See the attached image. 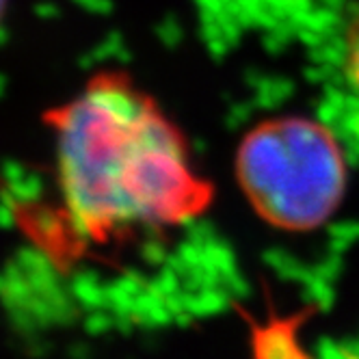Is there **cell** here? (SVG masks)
<instances>
[{"label":"cell","instance_id":"cell-1","mask_svg":"<svg viewBox=\"0 0 359 359\" xmlns=\"http://www.w3.org/2000/svg\"><path fill=\"white\" fill-rule=\"evenodd\" d=\"M69 225L81 241L187 225L217 189L180 123L123 69H102L43 115Z\"/></svg>","mask_w":359,"mask_h":359},{"label":"cell","instance_id":"cell-2","mask_svg":"<svg viewBox=\"0 0 359 359\" xmlns=\"http://www.w3.org/2000/svg\"><path fill=\"white\" fill-rule=\"evenodd\" d=\"M236 184L260 221L305 234L329 223L348 189V156L329 123L303 113L247 128L234 151Z\"/></svg>","mask_w":359,"mask_h":359},{"label":"cell","instance_id":"cell-3","mask_svg":"<svg viewBox=\"0 0 359 359\" xmlns=\"http://www.w3.org/2000/svg\"><path fill=\"white\" fill-rule=\"evenodd\" d=\"M342 67H344V76H346L351 89L359 97V7L355 9V13L351 15V20L346 22V29H344Z\"/></svg>","mask_w":359,"mask_h":359},{"label":"cell","instance_id":"cell-4","mask_svg":"<svg viewBox=\"0 0 359 359\" xmlns=\"http://www.w3.org/2000/svg\"><path fill=\"white\" fill-rule=\"evenodd\" d=\"M9 314V323L18 333H24V336H33L41 327L37 323V318L27 310V307H15V310H7Z\"/></svg>","mask_w":359,"mask_h":359},{"label":"cell","instance_id":"cell-5","mask_svg":"<svg viewBox=\"0 0 359 359\" xmlns=\"http://www.w3.org/2000/svg\"><path fill=\"white\" fill-rule=\"evenodd\" d=\"M15 262H18L24 271H27V273L39 271V269H43V266H48V264H53L43 251L33 249V247H22V249H18V253H15Z\"/></svg>","mask_w":359,"mask_h":359},{"label":"cell","instance_id":"cell-6","mask_svg":"<svg viewBox=\"0 0 359 359\" xmlns=\"http://www.w3.org/2000/svg\"><path fill=\"white\" fill-rule=\"evenodd\" d=\"M33 223H35V227L39 229V232L43 236H48V238L57 236V232H59V219L53 212H39V215H35Z\"/></svg>","mask_w":359,"mask_h":359},{"label":"cell","instance_id":"cell-7","mask_svg":"<svg viewBox=\"0 0 359 359\" xmlns=\"http://www.w3.org/2000/svg\"><path fill=\"white\" fill-rule=\"evenodd\" d=\"M13 225H15L13 208L5 206V203H0V229H11Z\"/></svg>","mask_w":359,"mask_h":359},{"label":"cell","instance_id":"cell-8","mask_svg":"<svg viewBox=\"0 0 359 359\" xmlns=\"http://www.w3.org/2000/svg\"><path fill=\"white\" fill-rule=\"evenodd\" d=\"M31 351H33V355L35 357H39V355H46V351H48V344H39V342H33V346H31Z\"/></svg>","mask_w":359,"mask_h":359},{"label":"cell","instance_id":"cell-9","mask_svg":"<svg viewBox=\"0 0 359 359\" xmlns=\"http://www.w3.org/2000/svg\"><path fill=\"white\" fill-rule=\"evenodd\" d=\"M5 11H7V0H0V22H3Z\"/></svg>","mask_w":359,"mask_h":359},{"label":"cell","instance_id":"cell-10","mask_svg":"<svg viewBox=\"0 0 359 359\" xmlns=\"http://www.w3.org/2000/svg\"><path fill=\"white\" fill-rule=\"evenodd\" d=\"M5 286H7V281H5V275H3V273H0V294H3V292H5Z\"/></svg>","mask_w":359,"mask_h":359}]
</instances>
